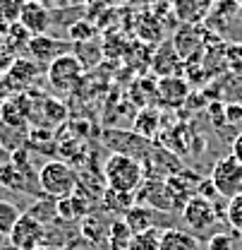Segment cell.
Returning a JSON list of instances; mask_svg holds the SVG:
<instances>
[{"instance_id":"15","label":"cell","mask_w":242,"mask_h":250,"mask_svg":"<svg viewBox=\"0 0 242 250\" xmlns=\"http://www.w3.org/2000/svg\"><path fill=\"white\" fill-rule=\"evenodd\" d=\"M173 46H175V51H178V56H180L182 61H197L199 58V53H202V46H204V39H202V31L199 27H187V24H182L178 34L173 36Z\"/></svg>"},{"instance_id":"21","label":"cell","mask_w":242,"mask_h":250,"mask_svg":"<svg viewBox=\"0 0 242 250\" xmlns=\"http://www.w3.org/2000/svg\"><path fill=\"white\" fill-rule=\"evenodd\" d=\"M101 205H103L106 212H120L122 217H125V212L134 205V195H130V192H118V190L106 188V192H103V197H101Z\"/></svg>"},{"instance_id":"22","label":"cell","mask_w":242,"mask_h":250,"mask_svg":"<svg viewBox=\"0 0 242 250\" xmlns=\"http://www.w3.org/2000/svg\"><path fill=\"white\" fill-rule=\"evenodd\" d=\"M132 236H134V233L130 231V226H127L122 219L113 221V224L108 226V243H111V250H127Z\"/></svg>"},{"instance_id":"29","label":"cell","mask_w":242,"mask_h":250,"mask_svg":"<svg viewBox=\"0 0 242 250\" xmlns=\"http://www.w3.org/2000/svg\"><path fill=\"white\" fill-rule=\"evenodd\" d=\"M24 2H27V0H0V20H2L5 24L19 22V15H22Z\"/></svg>"},{"instance_id":"20","label":"cell","mask_w":242,"mask_h":250,"mask_svg":"<svg viewBox=\"0 0 242 250\" xmlns=\"http://www.w3.org/2000/svg\"><path fill=\"white\" fill-rule=\"evenodd\" d=\"M27 214H29L31 219H36L38 224L48 226L51 221L58 219V200H53V197H48V195H38V200L27 209Z\"/></svg>"},{"instance_id":"11","label":"cell","mask_w":242,"mask_h":250,"mask_svg":"<svg viewBox=\"0 0 242 250\" xmlns=\"http://www.w3.org/2000/svg\"><path fill=\"white\" fill-rule=\"evenodd\" d=\"M170 214L166 212H158V209H151V207H144V205H132L122 221L130 226L132 233H142V231H149V229H166L163 224L168 221Z\"/></svg>"},{"instance_id":"26","label":"cell","mask_w":242,"mask_h":250,"mask_svg":"<svg viewBox=\"0 0 242 250\" xmlns=\"http://www.w3.org/2000/svg\"><path fill=\"white\" fill-rule=\"evenodd\" d=\"M67 36L74 43H89L91 39L96 36V24H91L89 20H77L67 27Z\"/></svg>"},{"instance_id":"6","label":"cell","mask_w":242,"mask_h":250,"mask_svg":"<svg viewBox=\"0 0 242 250\" xmlns=\"http://www.w3.org/2000/svg\"><path fill=\"white\" fill-rule=\"evenodd\" d=\"M101 142L103 147H108L113 154H125L132 156L137 161H142L144 156L149 154V149L153 147L151 140L137 135L134 130H106L101 135Z\"/></svg>"},{"instance_id":"16","label":"cell","mask_w":242,"mask_h":250,"mask_svg":"<svg viewBox=\"0 0 242 250\" xmlns=\"http://www.w3.org/2000/svg\"><path fill=\"white\" fill-rule=\"evenodd\" d=\"M65 43H58V39L48 36V34H41V36H31L29 43H27V53H29L34 62H51L56 61L58 56L65 53Z\"/></svg>"},{"instance_id":"34","label":"cell","mask_w":242,"mask_h":250,"mask_svg":"<svg viewBox=\"0 0 242 250\" xmlns=\"http://www.w3.org/2000/svg\"><path fill=\"white\" fill-rule=\"evenodd\" d=\"M230 154H233L242 164V130L235 135V140H233V149H230Z\"/></svg>"},{"instance_id":"9","label":"cell","mask_w":242,"mask_h":250,"mask_svg":"<svg viewBox=\"0 0 242 250\" xmlns=\"http://www.w3.org/2000/svg\"><path fill=\"white\" fill-rule=\"evenodd\" d=\"M10 243L15 250H36L46 243V226L31 219L27 212L17 219L15 229L10 231Z\"/></svg>"},{"instance_id":"24","label":"cell","mask_w":242,"mask_h":250,"mask_svg":"<svg viewBox=\"0 0 242 250\" xmlns=\"http://www.w3.org/2000/svg\"><path fill=\"white\" fill-rule=\"evenodd\" d=\"M163 231H166V229H149V231L134 233L127 250H158V243H161Z\"/></svg>"},{"instance_id":"32","label":"cell","mask_w":242,"mask_h":250,"mask_svg":"<svg viewBox=\"0 0 242 250\" xmlns=\"http://www.w3.org/2000/svg\"><path fill=\"white\" fill-rule=\"evenodd\" d=\"M225 123H230V125L242 123V104H230V106H225Z\"/></svg>"},{"instance_id":"35","label":"cell","mask_w":242,"mask_h":250,"mask_svg":"<svg viewBox=\"0 0 242 250\" xmlns=\"http://www.w3.org/2000/svg\"><path fill=\"white\" fill-rule=\"evenodd\" d=\"M0 238H2V236H0Z\"/></svg>"},{"instance_id":"10","label":"cell","mask_w":242,"mask_h":250,"mask_svg":"<svg viewBox=\"0 0 242 250\" xmlns=\"http://www.w3.org/2000/svg\"><path fill=\"white\" fill-rule=\"evenodd\" d=\"M216 0H170L173 15L180 24L187 27H199L209 20Z\"/></svg>"},{"instance_id":"25","label":"cell","mask_w":242,"mask_h":250,"mask_svg":"<svg viewBox=\"0 0 242 250\" xmlns=\"http://www.w3.org/2000/svg\"><path fill=\"white\" fill-rule=\"evenodd\" d=\"M19 217H22V212L17 209V205L0 200V236H10V231L15 229Z\"/></svg>"},{"instance_id":"14","label":"cell","mask_w":242,"mask_h":250,"mask_svg":"<svg viewBox=\"0 0 242 250\" xmlns=\"http://www.w3.org/2000/svg\"><path fill=\"white\" fill-rule=\"evenodd\" d=\"M156 94L158 99L166 104V106H173L178 108L187 101L189 96V84L187 80H182L180 75H170V77H161L158 80V87H156Z\"/></svg>"},{"instance_id":"19","label":"cell","mask_w":242,"mask_h":250,"mask_svg":"<svg viewBox=\"0 0 242 250\" xmlns=\"http://www.w3.org/2000/svg\"><path fill=\"white\" fill-rule=\"evenodd\" d=\"M163 34H166V27L161 24L158 17H153L151 10H147V12H142L137 17V36H139V41H144V43H161Z\"/></svg>"},{"instance_id":"23","label":"cell","mask_w":242,"mask_h":250,"mask_svg":"<svg viewBox=\"0 0 242 250\" xmlns=\"http://www.w3.org/2000/svg\"><path fill=\"white\" fill-rule=\"evenodd\" d=\"M156 130H158V113L151 111V108L139 111V116L134 118V132L142 135V137H147V140H153Z\"/></svg>"},{"instance_id":"3","label":"cell","mask_w":242,"mask_h":250,"mask_svg":"<svg viewBox=\"0 0 242 250\" xmlns=\"http://www.w3.org/2000/svg\"><path fill=\"white\" fill-rule=\"evenodd\" d=\"M180 217H182V221H185V226L189 229L192 236H197V238H199V236H209V238H211L213 236L211 231L218 226L221 212H218L216 202L194 195V197L182 207Z\"/></svg>"},{"instance_id":"30","label":"cell","mask_w":242,"mask_h":250,"mask_svg":"<svg viewBox=\"0 0 242 250\" xmlns=\"http://www.w3.org/2000/svg\"><path fill=\"white\" fill-rule=\"evenodd\" d=\"M209 250H235V238L230 233H213L209 238Z\"/></svg>"},{"instance_id":"1","label":"cell","mask_w":242,"mask_h":250,"mask_svg":"<svg viewBox=\"0 0 242 250\" xmlns=\"http://www.w3.org/2000/svg\"><path fill=\"white\" fill-rule=\"evenodd\" d=\"M103 181H106V188H111V190L134 195L137 188L144 183L142 161L125 154H111L103 166Z\"/></svg>"},{"instance_id":"12","label":"cell","mask_w":242,"mask_h":250,"mask_svg":"<svg viewBox=\"0 0 242 250\" xmlns=\"http://www.w3.org/2000/svg\"><path fill=\"white\" fill-rule=\"evenodd\" d=\"M19 24L31 36H41L51 29V12L41 0H27L22 7V15H19Z\"/></svg>"},{"instance_id":"33","label":"cell","mask_w":242,"mask_h":250,"mask_svg":"<svg viewBox=\"0 0 242 250\" xmlns=\"http://www.w3.org/2000/svg\"><path fill=\"white\" fill-rule=\"evenodd\" d=\"M77 2H82V0H43V5L48 7H58V10H65V7H74Z\"/></svg>"},{"instance_id":"4","label":"cell","mask_w":242,"mask_h":250,"mask_svg":"<svg viewBox=\"0 0 242 250\" xmlns=\"http://www.w3.org/2000/svg\"><path fill=\"white\" fill-rule=\"evenodd\" d=\"M84 65L74 53H62L48 65V82L58 94H72L84 77Z\"/></svg>"},{"instance_id":"18","label":"cell","mask_w":242,"mask_h":250,"mask_svg":"<svg viewBox=\"0 0 242 250\" xmlns=\"http://www.w3.org/2000/svg\"><path fill=\"white\" fill-rule=\"evenodd\" d=\"M158 250H199V238L192 236L189 231H182V229L170 226V229L163 231Z\"/></svg>"},{"instance_id":"5","label":"cell","mask_w":242,"mask_h":250,"mask_svg":"<svg viewBox=\"0 0 242 250\" xmlns=\"http://www.w3.org/2000/svg\"><path fill=\"white\" fill-rule=\"evenodd\" d=\"M216 192L223 200H233L242 192V164L233 154L221 156L211 168V178Z\"/></svg>"},{"instance_id":"28","label":"cell","mask_w":242,"mask_h":250,"mask_svg":"<svg viewBox=\"0 0 242 250\" xmlns=\"http://www.w3.org/2000/svg\"><path fill=\"white\" fill-rule=\"evenodd\" d=\"M82 236H84L89 243H101V241L108 236V231H103V224L93 217V214H87L84 224H82Z\"/></svg>"},{"instance_id":"17","label":"cell","mask_w":242,"mask_h":250,"mask_svg":"<svg viewBox=\"0 0 242 250\" xmlns=\"http://www.w3.org/2000/svg\"><path fill=\"white\" fill-rule=\"evenodd\" d=\"M180 56H178V51H175V46H173V41H161V46H158V51L153 53V72H158L161 77H170V75H175V70L180 67Z\"/></svg>"},{"instance_id":"8","label":"cell","mask_w":242,"mask_h":250,"mask_svg":"<svg viewBox=\"0 0 242 250\" xmlns=\"http://www.w3.org/2000/svg\"><path fill=\"white\" fill-rule=\"evenodd\" d=\"M134 205H144V207H151V209L166 212V214L178 212V207L173 202V195H170V190L166 186V181H153V178H144V183L137 188Z\"/></svg>"},{"instance_id":"31","label":"cell","mask_w":242,"mask_h":250,"mask_svg":"<svg viewBox=\"0 0 242 250\" xmlns=\"http://www.w3.org/2000/svg\"><path fill=\"white\" fill-rule=\"evenodd\" d=\"M77 217H79V214H77V209H74L72 197L58 200V219H62V221H74Z\"/></svg>"},{"instance_id":"2","label":"cell","mask_w":242,"mask_h":250,"mask_svg":"<svg viewBox=\"0 0 242 250\" xmlns=\"http://www.w3.org/2000/svg\"><path fill=\"white\" fill-rule=\"evenodd\" d=\"M79 186V176L74 173V168L65 161H46L38 171V188L41 195H48L53 200H65L72 197L74 190Z\"/></svg>"},{"instance_id":"13","label":"cell","mask_w":242,"mask_h":250,"mask_svg":"<svg viewBox=\"0 0 242 250\" xmlns=\"http://www.w3.org/2000/svg\"><path fill=\"white\" fill-rule=\"evenodd\" d=\"M36 75H38V62L27 61V58H17V61L10 65V70L5 72V77H2V87H5L7 92L24 89Z\"/></svg>"},{"instance_id":"27","label":"cell","mask_w":242,"mask_h":250,"mask_svg":"<svg viewBox=\"0 0 242 250\" xmlns=\"http://www.w3.org/2000/svg\"><path fill=\"white\" fill-rule=\"evenodd\" d=\"M225 221H228V226L238 236H242V192L235 195L233 200H228V205H225Z\"/></svg>"},{"instance_id":"7","label":"cell","mask_w":242,"mask_h":250,"mask_svg":"<svg viewBox=\"0 0 242 250\" xmlns=\"http://www.w3.org/2000/svg\"><path fill=\"white\" fill-rule=\"evenodd\" d=\"M142 168H144V178L168 181L170 176L182 171V164L168 147H151L149 154L142 159Z\"/></svg>"}]
</instances>
